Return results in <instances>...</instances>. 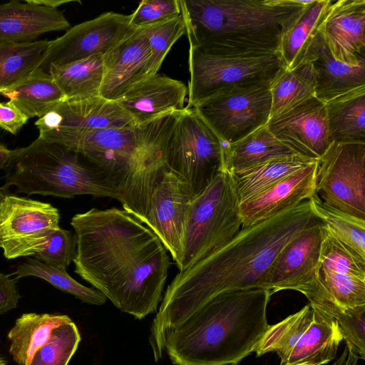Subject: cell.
Returning <instances> with one entry per match:
<instances>
[{"instance_id":"obj_48","label":"cell","mask_w":365,"mask_h":365,"mask_svg":"<svg viewBox=\"0 0 365 365\" xmlns=\"http://www.w3.org/2000/svg\"><path fill=\"white\" fill-rule=\"evenodd\" d=\"M7 361L2 357L0 356V365H6Z\"/></svg>"},{"instance_id":"obj_27","label":"cell","mask_w":365,"mask_h":365,"mask_svg":"<svg viewBox=\"0 0 365 365\" xmlns=\"http://www.w3.org/2000/svg\"><path fill=\"white\" fill-rule=\"evenodd\" d=\"M66 314L25 313L7 334L9 351L19 365H27L34 353L50 339L53 330L71 322Z\"/></svg>"},{"instance_id":"obj_29","label":"cell","mask_w":365,"mask_h":365,"mask_svg":"<svg viewBox=\"0 0 365 365\" xmlns=\"http://www.w3.org/2000/svg\"><path fill=\"white\" fill-rule=\"evenodd\" d=\"M29 118H41L66 97L48 73L38 68L25 80L1 93Z\"/></svg>"},{"instance_id":"obj_4","label":"cell","mask_w":365,"mask_h":365,"mask_svg":"<svg viewBox=\"0 0 365 365\" xmlns=\"http://www.w3.org/2000/svg\"><path fill=\"white\" fill-rule=\"evenodd\" d=\"M190 47L218 56L278 53L311 1L179 0Z\"/></svg>"},{"instance_id":"obj_26","label":"cell","mask_w":365,"mask_h":365,"mask_svg":"<svg viewBox=\"0 0 365 365\" xmlns=\"http://www.w3.org/2000/svg\"><path fill=\"white\" fill-rule=\"evenodd\" d=\"M331 142L365 143V86L324 103Z\"/></svg>"},{"instance_id":"obj_32","label":"cell","mask_w":365,"mask_h":365,"mask_svg":"<svg viewBox=\"0 0 365 365\" xmlns=\"http://www.w3.org/2000/svg\"><path fill=\"white\" fill-rule=\"evenodd\" d=\"M315 161L317 160L295 155L274 158L242 173L231 174L240 202L257 195Z\"/></svg>"},{"instance_id":"obj_25","label":"cell","mask_w":365,"mask_h":365,"mask_svg":"<svg viewBox=\"0 0 365 365\" xmlns=\"http://www.w3.org/2000/svg\"><path fill=\"white\" fill-rule=\"evenodd\" d=\"M295 155L297 154L278 140L265 125L224 147L223 170L237 174L274 158Z\"/></svg>"},{"instance_id":"obj_45","label":"cell","mask_w":365,"mask_h":365,"mask_svg":"<svg viewBox=\"0 0 365 365\" xmlns=\"http://www.w3.org/2000/svg\"><path fill=\"white\" fill-rule=\"evenodd\" d=\"M11 150L8 149L4 144L0 143V169L4 168L10 157Z\"/></svg>"},{"instance_id":"obj_36","label":"cell","mask_w":365,"mask_h":365,"mask_svg":"<svg viewBox=\"0 0 365 365\" xmlns=\"http://www.w3.org/2000/svg\"><path fill=\"white\" fill-rule=\"evenodd\" d=\"M319 267L326 271L365 279V259L337 240L322 223Z\"/></svg>"},{"instance_id":"obj_42","label":"cell","mask_w":365,"mask_h":365,"mask_svg":"<svg viewBox=\"0 0 365 365\" xmlns=\"http://www.w3.org/2000/svg\"><path fill=\"white\" fill-rule=\"evenodd\" d=\"M12 101L0 102V128L16 135L29 120Z\"/></svg>"},{"instance_id":"obj_35","label":"cell","mask_w":365,"mask_h":365,"mask_svg":"<svg viewBox=\"0 0 365 365\" xmlns=\"http://www.w3.org/2000/svg\"><path fill=\"white\" fill-rule=\"evenodd\" d=\"M12 275H16V280L29 276L41 278L86 304L100 306L107 301V298L100 291L80 284L67 273L66 269L48 265L36 259L29 258L17 267Z\"/></svg>"},{"instance_id":"obj_10","label":"cell","mask_w":365,"mask_h":365,"mask_svg":"<svg viewBox=\"0 0 365 365\" xmlns=\"http://www.w3.org/2000/svg\"><path fill=\"white\" fill-rule=\"evenodd\" d=\"M223 151L217 135L194 109L185 107L166 134L163 158L193 199L223 170Z\"/></svg>"},{"instance_id":"obj_9","label":"cell","mask_w":365,"mask_h":365,"mask_svg":"<svg viewBox=\"0 0 365 365\" xmlns=\"http://www.w3.org/2000/svg\"><path fill=\"white\" fill-rule=\"evenodd\" d=\"M342 340L336 319L309 303L269 325L255 352L257 356L275 352L280 365H327Z\"/></svg>"},{"instance_id":"obj_3","label":"cell","mask_w":365,"mask_h":365,"mask_svg":"<svg viewBox=\"0 0 365 365\" xmlns=\"http://www.w3.org/2000/svg\"><path fill=\"white\" fill-rule=\"evenodd\" d=\"M271 296L262 288L224 292L151 325L155 361L165 352L174 365H237L255 351L269 327Z\"/></svg>"},{"instance_id":"obj_6","label":"cell","mask_w":365,"mask_h":365,"mask_svg":"<svg viewBox=\"0 0 365 365\" xmlns=\"http://www.w3.org/2000/svg\"><path fill=\"white\" fill-rule=\"evenodd\" d=\"M192 200L184 182L164 163L163 148L124 183L118 199L124 210L155 233L178 269L182 259L184 225Z\"/></svg>"},{"instance_id":"obj_11","label":"cell","mask_w":365,"mask_h":365,"mask_svg":"<svg viewBox=\"0 0 365 365\" xmlns=\"http://www.w3.org/2000/svg\"><path fill=\"white\" fill-rule=\"evenodd\" d=\"M284 68L278 53L218 56L190 47L187 86L191 108L217 93L238 87L270 84Z\"/></svg>"},{"instance_id":"obj_30","label":"cell","mask_w":365,"mask_h":365,"mask_svg":"<svg viewBox=\"0 0 365 365\" xmlns=\"http://www.w3.org/2000/svg\"><path fill=\"white\" fill-rule=\"evenodd\" d=\"M48 73L60 87L66 99L98 98L103 78V55L96 54L51 67Z\"/></svg>"},{"instance_id":"obj_13","label":"cell","mask_w":365,"mask_h":365,"mask_svg":"<svg viewBox=\"0 0 365 365\" xmlns=\"http://www.w3.org/2000/svg\"><path fill=\"white\" fill-rule=\"evenodd\" d=\"M365 143L332 142L317 160L315 193L327 205L365 220Z\"/></svg>"},{"instance_id":"obj_41","label":"cell","mask_w":365,"mask_h":365,"mask_svg":"<svg viewBox=\"0 0 365 365\" xmlns=\"http://www.w3.org/2000/svg\"><path fill=\"white\" fill-rule=\"evenodd\" d=\"M180 14L179 0H142L130 14V26L139 28Z\"/></svg>"},{"instance_id":"obj_12","label":"cell","mask_w":365,"mask_h":365,"mask_svg":"<svg viewBox=\"0 0 365 365\" xmlns=\"http://www.w3.org/2000/svg\"><path fill=\"white\" fill-rule=\"evenodd\" d=\"M270 84L224 91L199 101L191 108L225 147L267 124L272 107Z\"/></svg>"},{"instance_id":"obj_23","label":"cell","mask_w":365,"mask_h":365,"mask_svg":"<svg viewBox=\"0 0 365 365\" xmlns=\"http://www.w3.org/2000/svg\"><path fill=\"white\" fill-rule=\"evenodd\" d=\"M69 28L68 21L57 8L35 1L0 4V43L32 42L43 34Z\"/></svg>"},{"instance_id":"obj_5","label":"cell","mask_w":365,"mask_h":365,"mask_svg":"<svg viewBox=\"0 0 365 365\" xmlns=\"http://www.w3.org/2000/svg\"><path fill=\"white\" fill-rule=\"evenodd\" d=\"M3 190L63 198L89 195L118 200L120 183L85 156L59 143L37 138L11 150L4 168Z\"/></svg>"},{"instance_id":"obj_31","label":"cell","mask_w":365,"mask_h":365,"mask_svg":"<svg viewBox=\"0 0 365 365\" xmlns=\"http://www.w3.org/2000/svg\"><path fill=\"white\" fill-rule=\"evenodd\" d=\"M315 86L316 73L309 61L304 60L291 70L282 68L269 86L272 97L269 119L315 96Z\"/></svg>"},{"instance_id":"obj_1","label":"cell","mask_w":365,"mask_h":365,"mask_svg":"<svg viewBox=\"0 0 365 365\" xmlns=\"http://www.w3.org/2000/svg\"><path fill=\"white\" fill-rule=\"evenodd\" d=\"M74 272L121 312L142 319L163 299L170 260L159 238L123 209L91 208L71 219Z\"/></svg>"},{"instance_id":"obj_39","label":"cell","mask_w":365,"mask_h":365,"mask_svg":"<svg viewBox=\"0 0 365 365\" xmlns=\"http://www.w3.org/2000/svg\"><path fill=\"white\" fill-rule=\"evenodd\" d=\"M319 278L340 308L365 306V279L330 272L320 267Z\"/></svg>"},{"instance_id":"obj_2","label":"cell","mask_w":365,"mask_h":365,"mask_svg":"<svg viewBox=\"0 0 365 365\" xmlns=\"http://www.w3.org/2000/svg\"><path fill=\"white\" fill-rule=\"evenodd\" d=\"M320 222L307 200L241 228L225 245L178 272L165 292L152 324L191 311L224 292L267 289L272 264L281 250L298 234Z\"/></svg>"},{"instance_id":"obj_18","label":"cell","mask_w":365,"mask_h":365,"mask_svg":"<svg viewBox=\"0 0 365 365\" xmlns=\"http://www.w3.org/2000/svg\"><path fill=\"white\" fill-rule=\"evenodd\" d=\"M39 135L49 132L78 133L98 128H133L131 117L116 103L98 97L66 99L36 122Z\"/></svg>"},{"instance_id":"obj_43","label":"cell","mask_w":365,"mask_h":365,"mask_svg":"<svg viewBox=\"0 0 365 365\" xmlns=\"http://www.w3.org/2000/svg\"><path fill=\"white\" fill-rule=\"evenodd\" d=\"M20 298L16 279L0 272V315L15 309Z\"/></svg>"},{"instance_id":"obj_47","label":"cell","mask_w":365,"mask_h":365,"mask_svg":"<svg viewBox=\"0 0 365 365\" xmlns=\"http://www.w3.org/2000/svg\"><path fill=\"white\" fill-rule=\"evenodd\" d=\"M6 191L3 190L2 187H0V205L5 195H6Z\"/></svg>"},{"instance_id":"obj_8","label":"cell","mask_w":365,"mask_h":365,"mask_svg":"<svg viewBox=\"0 0 365 365\" xmlns=\"http://www.w3.org/2000/svg\"><path fill=\"white\" fill-rule=\"evenodd\" d=\"M240 204L232 175L220 170L190 202L179 272L186 270L238 234L242 228Z\"/></svg>"},{"instance_id":"obj_38","label":"cell","mask_w":365,"mask_h":365,"mask_svg":"<svg viewBox=\"0 0 365 365\" xmlns=\"http://www.w3.org/2000/svg\"><path fill=\"white\" fill-rule=\"evenodd\" d=\"M146 37L151 51L149 76L158 73L173 45L184 34L185 26L182 14L139 27Z\"/></svg>"},{"instance_id":"obj_22","label":"cell","mask_w":365,"mask_h":365,"mask_svg":"<svg viewBox=\"0 0 365 365\" xmlns=\"http://www.w3.org/2000/svg\"><path fill=\"white\" fill-rule=\"evenodd\" d=\"M187 94V87L182 81L157 73L138 83L116 103L135 125H140L182 110Z\"/></svg>"},{"instance_id":"obj_40","label":"cell","mask_w":365,"mask_h":365,"mask_svg":"<svg viewBox=\"0 0 365 365\" xmlns=\"http://www.w3.org/2000/svg\"><path fill=\"white\" fill-rule=\"evenodd\" d=\"M76 253L75 233L59 227L51 236L46 246L33 256L48 265L66 269Z\"/></svg>"},{"instance_id":"obj_19","label":"cell","mask_w":365,"mask_h":365,"mask_svg":"<svg viewBox=\"0 0 365 365\" xmlns=\"http://www.w3.org/2000/svg\"><path fill=\"white\" fill-rule=\"evenodd\" d=\"M151 51L138 28L103 54V78L100 96L116 102L149 76Z\"/></svg>"},{"instance_id":"obj_15","label":"cell","mask_w":365,"mask_h":365,"mask_svg":"<svg viewBox=\"0 0 365 365\" xmlns=\"http://www.w3.org/2000/svg\"><path fill=\"white\" fill-rule=\"evenodd\" d=\"M133 30L130 26V14L103 13L70 27L63 36L50 41L38 68L48 73L51 67L96 54L103 55Z\"/></svg>"},{"instance_id":"obj_46","label":"cell","mask_w":365,"mask_h":365,"mask_svg":"<svg viewBox=\"0 0 365 365\" xmlns=\"http://www.w3.org/2000/svg\"><path fill=\"white\" fill-rule=\"evenodd\" d=\"M37 4L50 6L53 8H57V6H60L61 4H66L68 2H70L69 1H35Z\"/></svg>"},{"instance_id":"obj_34","label":"cell","mask_w":365,"mask_h":365,"mask_svg":"<svg viewBox=\"0 0 365 365\" xmlns=\"http://www.w3.org/2000/svg\"><path fill=\"white\" fill-rule=\"evenodd\" d=\"M314 215L341 242L365 259V220L323 202L317 195L309 200Z\"/></svg>"},{"instance_id":"obj_21","label":"cell","mask_w":365,"mask_h":365,"mask_svg":"<svg viewBox=\"0 0 365 365\" xmlns=\"http://www.w3.org/2000/svg\"><path fill=\"white\" fill-rule=\"evenodd\" d=\"M317 160L240 204L242 228L309 200L315 193Z\"/></svg>"},{"instance_id":"obj_20","label":"cell","mask_w":365,"mask_h":365,"mask_svg":"<svg viewBox=\"0 0 365 365\" xmlns=\"http://www.w3.org/2000/svg\"><path fill=\"white\" fill-rule=\"evenodd\" d=\"M365 0L334 1L320 32L331 54L347 65L365 61Z\"/></svg>"},{"instance_id":"obj_44","label":"cell","mask_w":365,"mask_h":365,"mask_svg":"<svg viewBox=\"0 0 365 365\" xmlns=\"http://www.w3.org/2000/svg\"><path fill=\"white\" fill-rule=\"evenodd\" d=\"M359 358L346 346L332 365H358Z\"/></svg>"},{"instance_id":"obj_16","label":"cell","mask_w":365,"mask_h":365,"mask_svg":"<svg viewBox=\"0 0 365 365\" xmlns=\"http://www.w3.org/2000/svg\"><path fill=\"white\" fill-rule=\"evenodd\" d=\"M322 225L321 222L304 230L281 250L268 276L267 289L272 295L290 289L307 297L319 284Z\"/></svg>"},{"instance_id":"obj_28","label":"cell","mask_w":365,"mask_h":365,"mask_svg":"<svg viewBox=\"0 0 365 365\" xmlns=\"http://www.w3.org/2000/svg\"><path fill=\"white\" fill-rule=\"evenodd\" d=\"M333 3L332 0H312L283 35L278 55L284 69H293L303 62Z\"/></svg>"},{"instance_id":"obj_17","label":"cell","mask_w":365,"mask_h":365,"mask_svg":"<svg viewBox=\"0 0 365 365\" xmlns=\"http://www.w3.org/2000/svg\"><path fill=\"white\" fill-rule=\"evenodd\" d=\"M269 132L296 154L318 160L331 144L324 103L315 96L269 120Z\"/></svg>"},{"instance_id":"obj_7","label":"cell","mask_w":365,"mask_h":365,"mask_svg":"<svg viewBox=\"0 0 365 365\" xmlns=\"http://www.w3.org/2000/svg\"><path fill=\"white\" fill-rule=\"evenodd\" d=\"M180 112L167 113L133 128L49 132L38 138L81 153L114 177L120 190L133 175L158 155L168 129Z\"/></svg>"},{"instance_id":"obj_33","label":"cell","mask_w":365,"mask_h":365,"mask_svg":"<svg viewBox=\"0 0 365 365\" xmlns=\"http://www.w3.org/2000/svg\"><path fill=\"white\" fill-rule=\"evenodd\" d=\"M50 41L0 43V94L29 77L40 66Z\"/></svg>"},{"instance_id":"obj_14","label":"cell","mask_w":365,"mask_h":365,"mask_svg":"<svg viewBox=\"0 0 365 365\" xmlns=\"http://www.w3.org/2000/svg\"><path fill=\"white\" fill-rule=\"evenodd\" d=\"M58 210L49 203L6 194L0 205V247L9 259L41 251L59 227Z\"/></svg>"},{"instance_id":"obj_37","label":"cell","mask_w":365,"mask_h":365,"mask_svg":"<svg viewBox=\"0 0 365 365\" xmlns=\"http://www.w3.org/2000/svg\"><path fill=\"white\" fill-rule=\"evenodd\" d=\"M81 335L73 321L56 327L48 341L38 349L27 365H68L76 352Z\"/></svg>"},{"instance_id":"obj_24","label":"cell","mask_w":365,"mask_h":365,"mask_svg":"<svg viewBox=\"0 0 365 365\" xmlns=\"http://www.w3.org/2000/svg\"><path fill=\"white\" fill-rule=\"evenodd\" d=\"M304 60L313 66L316 73L315 97L324 103L365 86V61L347 65L335 59L320 31L312 39Z\"/></svg>"}]
</instances>
